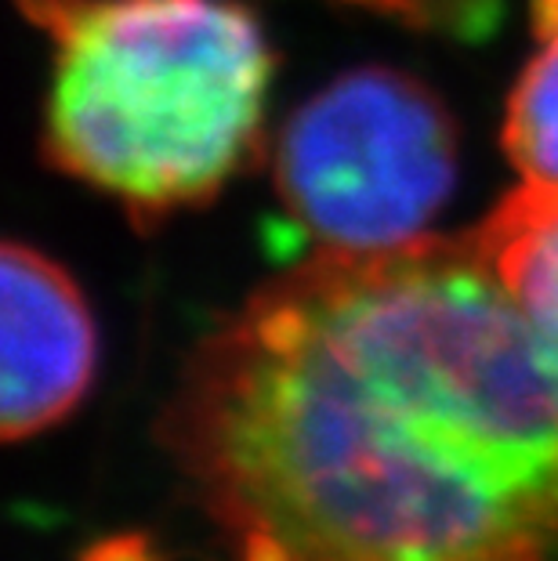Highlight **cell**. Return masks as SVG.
Returning <instances> with one entry per match:
<instances>
[{"label": "cell", "mask_w": 558, "mask_h": 561, "mask_svg": "<svg viewBox=\"0 0 558 561\" xmlns=\"http://www.w3.org/2000/svg\"><path fill=\"white\" fill-rule=\"evenodd\" d=\"M160 427L236 561H558V348L475 232L298 261Z\"/></svg>", "instance_id": "obj_1"}, {"label": "cell", "mask_w": 558, "mask_h": 561, "mask_svg": "<svg viewBox=\"0 0 558 561\" xmlns=\"http://www.w3.org/2000/svg\"><path fill=\"white\" fill-rule=\"evenodd\" d=\"M52 41L41 149L138 229L210 203L261 149L272 47L240 0H19Z\"/></svg>", "instance_id": "obj_2"}, {"label": "cell", "mask_w": 558, "mask_h": 561, "mask_svg": "<svg viewBox=\"0 0 558 561\" xmlns=\"http://www.w3.org/2000/svg\"><path fill=\"white\" fill-rule=\"evenodd\" d=\"M272 182L291 229L316 254L418 243L454 196L457 124L418 77L349 69L283 124Z\"/></svg>", "instance_id": "obj_3"}, {"label": "cell", "mask_w": 558, "mask_h": 561, "mask_svg": "<svg viewBox=\"0 0 558 561\" xmlns=\"http://www.w3.org/2000/svg\"><path fill=\"white\" fill-rule=\"evenodd\" d=\"M0 327H4L8 442L58 424L84 399L94 374V322L73 276L37 247L0 250Z\"/></svg>", "instance_id": "obj_4"}, {"label": "cell", "mask_w": 558, "mask_h": 561, "mask_svg": "<svg viewBox=\"0 0 558 561\" xmlns=\"http://www.w3.org/2000/svg\"><path fill=\"white\" fill-rule=\"evenodd\" d=\"M486 261L558 348V193L522 185L475 229Z\"/></svg>", "instance_id": "obj_5"}, {"label": "cell", "mask_w": 558, "mask_h": 561, "mask_svg": "<svg viewBox=\"0 0 558 561\" xmlns=\"http://www.w3.org/2000/svg\"><path fill=\"white\" fill-rule=\"evenodd\" d=\"M540 47L519 73L504 110V152L522 185L558 193V0H533Z\"/></svg>", "instance_id": "obj_6"}, {"label": "cell", "mask_w": 558, "mask_h": 561, "mask_svg": "<svg viewBox=\"0 0 558 561\" xmlns=\"http://www.w3.org/2000/svg\"><path fill=\"white\" fill-rule=\"evenodd\" d=\"M396 15L410 26L454 33V37H482L497 22V0H349Z\"/></svg>", "instance_id": "obj_7"}, {"label": "cell", "mask_w": 558, "mask_h": 561, "mask_svg": "<svg viewBox=\"0 0 558 561\" xmlns=\"http://www.w3.org/2000/svg\"><path fill=\"white\" fill-rule=\"evenodd\" d=\"M88 561H149L146 558V547L135 543V540H121V543H110V547H99Z\"/></svg>", "instance_id": "obj_8"}]
</instances>
